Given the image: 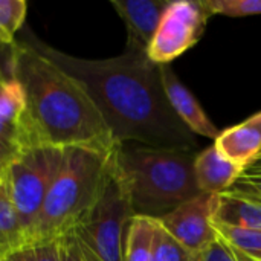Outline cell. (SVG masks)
<instances>
[{"label":"cell","instance_id":"cell-16","mask_svg":"<svg viewBox=\"0 0 261 261\" xmlns=\"http://www.w3.org/2000/svg\"><path fill=\"white\" fill-rule=\"evenodd\" d=\"M26 245L17 211L2 184L0 187V258L9 257Z\"/></svg>","mask_w":261,"mask_h":261},{"label":"cell","instance_id":"cell-2","mask_svg":"<svg viewBox=\"0 0 261 261\" xmlns=\"http://www.w3.org/2000/svg\"><path fill=\"white\" fill-rule=\"evenodd\" d=\"M17 80L26 95V109L15 124L18 148L46 144L113 153L121 147L84 84L50 60L34 38L18 41Z\"/></svg>","mask_w":261,"mask_h":261},{"label":"cell","instance_id":"cell-8","mask_svg":"<svg viewBox=\"0 0 261 261\" xmlns=\"http://www.w3.org/2000/svg\"><path fill=\"white\" fill-rule=\"evenodd\" d=\"M217 197L219 196L216 194L202 193L154 220L188 252L200 257L217 239V232L213 225Z\"/></svg>","mask_w":261,"mask_h":261},{"label":"cell","instance_id":"cell-11","mask_svg":"<svg viewBox=\"0 0 261 261\" xmlns=\"http://www.w3.org/2000/svg\"><path fill=\"white\" fill-rule=\"evenodd\" d=\"M245 168L225 158L216 145L200 151L194 161V176L200 193L223 194L229 191Z\"/></svg>","mask_w":261,"mask_h":261},{"label":"cell","instance_id":"cell-6","mask_svg":"<svg viewBox=\"0 0 261 261\" xmlns=\"http://www.w3.org/2000/svg\"><path fill=\"white\" fill-rule=\"evenodd\" d=\"M63 151L64 148L46 144L21 147L2 173L3 187L20 219L26 245L32 243L44 199L61 167Z\"/></svg>","mask_w":261,"mask_h":261},{"label":"cell","instance_id":"cell-31","mask_svg":"<svg viewBox=\"0 0 261 261\" xmlns=\"http://www.w3.org/2000/svg\"><path fill=\"white\" fill-rule=\"evenodd\" d=\"M2 89H3V84L0 83V92H2Z\"/></svg>","mask_w":261,"mask_h":261},{"label":"cell","instance_id":"cell-27","mask_svg":"<svg viewBox=\"0 0 261 261\" xmlns=\"http://www.w3.org/2000/svg\"><path fill=\"white\" fill-rule=\"evenodd\" d=\"M15 153H17V151H15L14 148L8 147V145H5V144H0V177H2L3 170L8 167V164L11 162V159L14 158Z\"/></svg>","mask_w":261,"mask_h":261},{"label":"cell","instance_id":"cell-12","mask_svg":"<svg viewBox=\"0 0 261 261\" xmlns=\"http://www.w3.org/2000/svg\"><path fill=\"white\" fill-rule=\"evenodd\" d=\"M214 145L225 158L246 170L261 153V132L246 119L239 125L220 132Z\"/></svg>","mask_w":261,"mask_h":261},{"label":"cell","instance_id":"cell-24","mask_svg":"<svg viewBox=\"0 0 261 261\" xmlns=\"http://www.w3.org/2000/svg\"><path fill=\"white\" fill-rule=\"evenodd\" d=\"M199 261H239L225 242L217 236V239L208 246V249L199 257Z\"/></svg>","mask_w":261,"mask_h":261},{"label":"cell","instance_id":"cell-21","mask_svg":"<svg viewBox=\"0 0 261 261\" xmlns=\"http://www.w3.org/2000/svg\"><path fill=\"white\" fill-rule=\"evenodd\" d=\"M11 261H61L58 240L26 245L9 255Z\"/></svg>","mask_w":261,"mask_h":261},{"label":"cell","instance_id":"cell-17","mask_svg":"<svg viewBox=\"0 0 261 261\" xmlns=\"http://www.w3.org/2000/svg\"><path fill=\"white\" fill-rule=\"evenodd\" d=\"M28 3L24 0H0V41L15 43V34L26 18Z\"/></svg>","mask_w":261,"mask_h":261},{"label":"cell","instance_id":"cell-22","mask_svg":"<svg viewBox=\"0 0 261 261\" xmlns=\"http://www.w3.org/2000/svg\"><path fill=\"white\" fill-rule=\"evenodd\" d=\"M18 63V41L6 44L0 41V83L6 84L17 80Z\"/></svg>","mask_w":261,"mask_h":261},{"label":"cell","instance_id":"cell-3","mask_svg":"<svg viewBox=\"0 0 261 261\" xmlns=\"http://www.w3.org/2000/svg\"><path fill=\"white\" fill-rule=\"evenodd\" d=\"M193 150L121 145L116 151L125 179L133 216L161 219L200 193Z\"/></svg>","mask_w":261,"mask_h":261},{"label":"cell","instance_id":"cell-1","mask_svg":"<svg viewBox=\"0 0 261 261\" xmlns=\"http://www.w3.org/2000/svg\"><path fill=\"white\" fill-rule=\"evenodd\" d=\"M37 44L84 84L119 145L136 142L154 148L197 147L196 135L170 106L161 66L145 52L125 49L115 58L83 60L40 41Z\"/></svg>","mask_w":261,"mask_h":261},{"label":"cell","instance_id":"cell-9","mask_svg":"<svg viewBox=\"0 0 261 261\" xmlns=\"http://www.w3.org/2000/svg\"><path fill=\"white\" fill-rule=\"evenodd\" d=\"M127 28V50L145 52L158 31L170 2L167 0H112Z\"/></svg>","mask_w":261,"mask_h":261},{"label":"cell","instance_id":"cell-20","mask_svg":"<svg viewBox=\"0 0 261 261\" xmlns=\"http://www.w3.org/2000/svg\"><path fill=\"white\" fill-rule=\"evenodd\" d=\"M211 15L248 17L261 14V0H203Z\"/></svg>","mask_w":261,"mask_h":261},{"label":"cell","instance_id":"cell-15","mask_svg":"<svg viewBox=\"0 0 261 261\" xmlns=\"http://www.w3.org/2000/svg\"><path fill=\"white\" fill-rule=\"evenodd\" d=\"M154 219L133 216L127 231L124 261H153Z\"/></svg>","mask_w":261,"mask_h":261},{"label":"cell","instance_id":"cell-14","mask_svg":"<svg viewBox=\"0 0 261 261\" xmlns=\"http://www.w3.org/2000/svg\"><path fill=\"white\" fill-rule=\"evenodd\" d=\"M217 236L239 261H261V231L213 222Z\"/></svg>","mask_w":261,"mask_h":261},{"label":"cell","instance_id":"cell-25","mask_svg":"<svg viewBox=\"0 0 261 261\" xmlns=\"http://www.w3.org/2000/svg\"><path fill=\"white\" fill-rule=\"evenodd\" d=\"M58 246H60V258L61 261H86L76 239L73 237L72 232L63 236L58 239Z\"/></svg>","mask_w":261,"mask_h":261},{"label":"cell","instance_id":"cell-30","mask_svg":"<svg viewBox=\"0 0 261 261\" xmlns=\"http://www.w3.org/2000/svg\"><path fill=\"white\" fill-rule=\"evenodd\" d=\"M0 261H11L9 257H3V258H0Z\"/></svg>","mask_w":261,"mask_h":261},{"label":"cell","instance_id":"cell-28","mask_svg":"<svg viewBox=\"0 0 261 261\" xmlns=\"http://www.w3.org/2000/svg\"><path fill=\"white\" fill-rule=\"evenodd\" d=\"M245 171H248V173H255V174H261V153Z\"/></svg>","mask_w":261,"mask_h":261},{"label":"cell","instance_id":"cell-19","mask_svg":"<svg viewBox=\"0 0 261 261\" xmlns=\"http://www.w3.org/2000/svg\"><path fill=\"white\" fill-rule=\"evenodd\" d=\"M26 109L24 89L18 80L3 84L0 92V118L11 124H17Z\"/></svg>","mask_w":261,"mask_h":261},{"label":"cell","instance_id":"cell-32","mask_svg":"<svg viewBox=\"0 0 261 261\" xmlns=\"http://www.w3.org/2000/svg\"><path fill=\"white\" fill-rule=\"evenodd\" d=\"M2 184H3V182H2V179H0V187H2Z\"/></svg>","mask_w":261,"mask_h":261},{"label":"cell","instance_id":"cell-18","mask_svg":"<svg viewBox=\"0 0 261 261\" xmlns=\"http://www.w3.org/2000/svg\"><path fill=\"white\" fill-rule=\"evenodd\" d=\"M153 261H199L154 220Z\"/></svg>","mask_w":261,"mask_h":261},{"label":"cell","instance_id":"cell-26","mask_svg":"<svg viewBox=\"0 0 261 261\" xmlns=\"http://www.w3.org/2000/svg\"><path fill=\"white\" fill-rule=\"evenodd\" d=\"M17 142H18L17 127L11 122L5 121L3 118H0V144H5L17 151V148H18Z\"/></svg>","mask_w":261,"mask_h":261},{"label":"cell","instance_id":"cell-5","mask_svg":"<svg viewBox=\"0 0 261 261\" xmlns=\"http://www.w3.org/2000/svg\"><path fill=\"white\" fill-rule=\"evenodd\" d=\"M132 217L133 210L128 188L115 153L98 202L70 231L86 261H124Z\"/></svg>","mask_w":261,"mask_h":261},{"label":"cell","instance_id":"cell-23","mask_svg":"<svg viewBox=\"0 0 261 261\" xmlns=\"http://www.w3.org/2000/svg\"><path fill=\"white\" fill-rule=\"evenodd\" d=\"M229 191L261 200V174L243 171Z\"/></svg>","mask_w":261,"mask_h":261},{"label":"cell","instance_id":"cell-29","mask_svg":"<svg viewBox=\"0 0 261 261\" xmlns=\"http://www.w3.org/2000/svg\"><path fill=\"white\" fill-rule=\"evenodd\" d=\"M249 121H251V122H252V124L261 132V112L260 113H257V115H254L252 118H249Z\"/></svg>","mask_w":261,"mask_h":261},{"label":"cell","instance_id":"cell-13","mask_svg":"<svg viewBox=\"0 0 261 261\" xmlns=\"http://www.w3.org/2000/svg\"><path fill=\"white\" fill-rule=\"evenodd\" d=\"M214 220L231 226L261 231V200L232 191L219 194Z\"/></svg>","mask_w":261,"mask_h":261},{"label":"cell","instance_id":"cell-7","mask_svg":"<svg viewBox=\"0 0 261 261\" xmlns=\"http://www.w3.org/2000/svg\"><path fill=\"white\" fill-rule=\"evenodd\" d=\"M210 17L203 0L170 2L147 49V57L159 66L170 64L200 41Z\"/></svg>","mask_w":261,"mask_h":261},{"label":"cell","instance_id":"cell-33","mask_svg":"<svg viewBox=\"0 0 261 261\" xmlns=\"http://www.w3.org/2000/svg\"><path fill=\"white\" fill-rule=\"evenodd\" d=\"M0 179H2V177H0Z\"/></svg>","mask_w":261,"mask_h":261},{"label":"cell","instance_id":"cell-10","mask_svg":"<svg viewBox=\"0 0 261 261\" xmlns=\"http://www.w3.org/2000/svg\"><path fill=\"white\" fill-rule=\"evenodd\" d=\"M162 84L170 101V106L179 116V119L194 133L208 139H217L220 135L219 128L208 118L202 106L197 102L194 95L180 83L170 64L161 66Z\"/></svg>","mask_w":261,"mask_h":261},{"label":"cell","instance_id":"cell-4","mask_svg":"<svg viewBox=\"0 0 261 261\" xmlns=\"http://www.w3.org/2000/svg\"><path fill=\"white\" fill-rule=\"evenodd\" d=\"M116 151L67 147L47 191L32 243L58 240L69 234L98 202Z\"/></svg>","mask_w":261,"mask_h":261}]
</instances>
